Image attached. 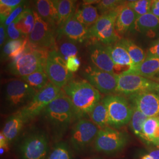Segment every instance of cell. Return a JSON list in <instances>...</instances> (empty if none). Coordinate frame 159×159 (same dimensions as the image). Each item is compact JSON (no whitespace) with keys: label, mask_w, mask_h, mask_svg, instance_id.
Listing matches in <instances>:
<instances>
[{"label":"cell","mask_w":159,"mask_h":159,"mask_svg":"<svg viewBox=\"0 0 159 159\" xmlns=\"http://www.w3.org/2000/svg\"><path fill=\"white\" fill-rule=\"evenodd\" d=\"M25 123L23 117L18 111L7 120L2 132L10 144L13 142L18 136Z\"/></svg>","instance_id":"23"},{"label":"cell","mask_w":159,"mask_h":159,"mask_svg":"<svg viewBox=\"0 0 159 159\" xmlns=\"http://www.w3.org/2000/svg\"><path fill=\"white\" fill-rule=\"evenodd\" d=\"M120 43L124 46L128 52L134 66H136L142 63L146 58V54L142 48L129 39H120Z\"/></svg>","instance_id":"30"},{"label":"cell","mask_w":159,"mask_h":159,"mask_svg":"<svg viewBox=\"0 0 159 159\" xmlns=\"http://www.w3.org/2000/svg\"><path fill=\"white\" fill-rule=\"evenodd\" d=\"M89 52L90 60L94 66L102 71L115 73V65L108 54L106 46L104 47L94 41L90 46Z\"/></svg>","instance_id":"16"},{"label":"cell","mask_w":159,"mask_h":159,"mask_svg":"<svg viewBox=\"0 0 159 159\" xmlns=\"http://www.w3.org/2000/svg\"><path fill=\"white\" fill-rule=\"evenodd\" d=\"M123 0H102L97 6V8L102 14L111 11L122 4Z\"/></svg>","instance_id":"36"},{"label":"cell","mask_w":159,"mask_h":159,"mask_svg":"<svg viewBox=\"0 0 159 159\" xmlns=\"http://www.w3.org/2000/svg\"><path fill=\"white\" fill-rule=\"evenodd\" d=\"M73 1H74V2H76L77 0H73Z\"/></svg>","instance_id":"54"},{"label":"cell","mask_w":159,"mask_h":159,"mask_svg":"<svg viewBox=\"0 0 159 159\" xmlns=\"http://www.w3.org/2000/svg\"><path fill=\"white\" fill-rule=\"evenodd\" d=\"M35 25L28 37L29 43L35 48L51 51L56 48V27L45 21L36 11H33Z\"/></svg>","instance_id":"8"},{"label":"cell","mask_w":159,"mask_h":159,"mask_svg":"<svg viewBox=\"0 0 159 159\" xmlns=\"http://www.w3.org/2000/svg\"><path fill=\"white\" fill-rule=\"evenodd\" d=\"M42 113L56 140L61 138L73 119L76 118L73 105L64 91L48 105Z\"/></svg>","instance_id":"2"},{"label":"cell","mask_w":159,"mask_h":159,"mask_svg":"<svg viewBox=\"0 0 159 159\" xmlns=\"http://www.w3.org/2000/svg\"><path fill=\"white\" fill-rule=\"evenodd\" d=\"M83 74L87 81L100 93L110 94L116 92L118 74L102 71L94 66H87Z\"/></svg>","instance_id":"13"},{"label":"cell","mask_w":159,"mask_h":159,"mask_svg":"<svg viewBox=\"0 0 159 159\" xmlns=\"http://www.w3.org/2000/svg\"><path fill=\"white\" fill-rule=\"evenodd\" d=\"M57 31H60L74 42L83 43L85 40L91 39L89 29L79 21L75 17L74 14L62 29Z\"/></svg>","instance_id":"18"},{"label":"cell","mask_w":159,"mask_h":159,"mask_svg":"<svg viewBox=\"0 0 159 159\" xmlns=\"http://www.w3.org/2000/svg\"><path fill=\"white\" fill-rule=\"evenodd\" d=\"M159 125V117H148L143 127L142 133L140 138L148 144L153 143L154 137Z\"/></svg>","instance_id":"32"},{"label":"cell","mask_w":159,"mask_h":159,"mask_svg":"<svg viewBox=\"0 0 159 159\" xmlns=\"http://www.w3.org/2000/svg\"><path fill=\"white\" fill-rule=\"evenodd\" d=\"M156 93H157L158 94H159V84L158 85V87H157V89H156V91H155Z\"/></svg>","instance_id":"52"},{"label":"cell","mask_w":159,"mask_h":159,"mask_svg":"<svg viewBox=\"0 0 159 159\" xmlns=\"http://www.w3.org/2000/svg\"><path fill=\"white\" fill-rule=\"evenodd\" d=\"M126 4L134 11L137 17H140L150 12L152 0H139L133 2H127Z\"/></svg>","instance_id":"35"},{"label":"cell","mask_w":159,"mask_h":159,"mask_svg":"<svg viewBox=\"0 0 159 159\" xmlns=\"http://www.w3.org/2000/svg\"><path fill=\"white\" fill-rule=\"evenodd\" d=\"M37 91L43 89L50 82L46 69H40L32 74L21 78Z\"/></svg>","instance_id":"29"},{"label":"cell","mask_w":159,"mask_h":159,"mask_svg":"<svg viewBox=\"0 0 159 159\" xmlns=\"http://www.w3.org/2000/svg\"><path fill=\"white\" fill-rule=\"evenodd\" d=\"M25 0H0V6H4L13 10L24 3Z\"/></svg>","instance_id":"41"},{"label":"cell","mask_w":159,"mask_h":159,"mask_svg":"<svg viewBox=\"0 0 159 159\" xmlns=\"http://www.w3.org/2000/svg\"><path fill=\"white\" fill-rule=\"evenodd\" d=\"M63 89L54 85L50 81L43 89L37 91L33 99L18 111L25 122L39 116L54 100L63 93Z\"/></svg>","instance_id":"4"},{"label":"cell","mask_w":159,"mask_h":159,"mask_svg":"<svg viewBox=\"0 0 159 159\" xmlns=\"http://www.w3.org/2000/svg\"><path fill=\"white\" fill-rule=\"evenodd\" d=\"M62 89L71 102L78 119L90 115L101 101L100 92L87 80H71Z\"/></svg>","instance_id":"1"},{"label":"cell","mask_w":159,"mask_h":159,"mask_svg":"<svg viewBox=\"0 0 159 159\" xmlns=\"http://www.w3.org/2000/svg\"><path fill=\"white\" fill-rule=\"evenodd\" d=\"M51 1H52L54 2V4L56 6L57 5V4L59 2V1H60V0H51Z\"/></svg>","instance_id":"50"},{"label":"cell","mask_w":159,"mask_h":159,"mask_svg":"<svg viewBox=\"0 0 159 159\" xmlns=\"http://www.w3.org/2000/svg\"><path fill=\"white\" fill-rule=\"evenodd\" d=\"M94 142L97 152L113 154L125 148L128 142V137L125 133L107 126L99 130Z\"/></svg>","instance_id":"7"},{"label":"cell","mask_w":159,"mask_h":159,"mask_svg":"<svg viewBox=\"0 0 159 159\" xmlns=\"http://www.w3.org/2000/svg\"><path fill=\"white\" fill-rule=\"evenodd\" d=\"M104 159L102 158H100V157H91V158H89V159Z\"/></svg>","instance_id":"53"},{"label":"cell","mask_w":159,"mask_h":159,"mask_svg":"<svg viewBox=\"0 0 159 159\" xmlns=\"http://www.w3.org/2000/svg\"><path fill=\"white\" fill-rule=\"evenodd\" d=\"M159 27V18L149 12L137 18L134 30L142 33L154 32Z\"/></svg>","instance_id":"26"},{"label":"cell","mask_w":159,"mask_h":159,"mask_svg":"<svg viewBox=\"0 0 159 159\" xmlns=\"http://www.w3.org/2000/svg\"><path fill=\"white\" fill-rule=\"evenodd\" d=\"M148 154L152 157L153 159H159V148L153 149L151 150Z\"/></svg>","instance_id":"45"},{"label":"cell","mask_w":159,"mask_h":159,"mask_svg":"<svg viewBox=\"0 0 159 159\" xmlns=\"http://www.w3.org/2000/svg\"><path fill=\"white\" fill-rule=\"evenodd\" d=\"M50 51L34 47L30 43L28 49L8 65L9 71L15 75L24 77L35 71L46 69L47 59Z\"/></svg>","instance_id":"3"},{"label":"cell","mask_w":159,"mask_h":159,"mask_svg":"<svg viewBox=\"0 0 159 159\" xmlns=\"http://www.w3.org/2000/svg\"><path fill=\"white\" fill-rule=\"evenodd\" d=\"M99 127L93 121L81 119L74 125L71 134L70 142L77 152H81L94 142Z\"/></svg>","instance_id":"11"},{"label":"cell","mask_w":159,"mask_h":159,"mask_svg":"<svg viewBox=\"0 0 159 159\" xmlns=\"http://www.w3.org/2000/svg\"><path fill=\"white\" fill-rule=\"evenodd\" d=\"M139 0H123V2H125V3L127 2H135V1H137Z\"/></svg>","instance_id":"49"},{"label":"cell","mask_w":159,"mask_h":159,"mask_svg":"<svg viewBox=\"0 0 159 159\" xmlns=\"http://www.w3.org/2000/svg\"><path fill=\"white\" fill-rule=\"evenodd\" d=\"M133 105L148 117H159V96L155 91H146L130 96Z\"/></svg>","instance_id":"15"},{"label":"cell","mask_w":159,"mask_h":159,"mask_svg":"<svg viewBox=\"0 0 159 159\" xmlns=\"http://www.w3.org/2000/svg\"><path fill=\"white\" fill-rule=\"evenodd\" d=\"M74 16L79 21L89 29L96 23L100 17L96 7L84 4L75 11Z\"/></svg>","instance_id":"25"},{"label":"cell","mask_w":159,"mask_h":159,"mask_svg":"<svg viewBox=\"0 0 159 159\" xmlns=\"http://www.w3.org/2000/svg\"><path fill=\"white\" fill-rule=\"evenodd\" d=\"M146 57L159 58V39L154 41L148 48Z\"/></svg>","instance_id":"40"},{"label":"cell","mask_w":159,"mask_h":159,"mask_svg":"<svg viewBox=\"0 0 159 159\" xmlns=\"http://www.w3.org/2000/svg\"><path fill=\"white\" fill-rule=\"evenodd\" d=\"M6 27L4 25V23L1 22L0 25V46L2 47L4 46L6 42V38L7 37V30H6Z\"/></svg>","instance_id":"42"},{"label":"cell","mask_w":159,"mask_h":159,"mask_svg":"<svg viewBox=\"0 0 159 159\" xmlns=\"http://www.w3.org/2000/svg\"><path fill=\"white\" fill-rule=\"evenodd\" d=\"M140 159H153V158L149 154H146V155L143 156V157L140 158Z\"/></svg>","instance_id":"48"},{"label":"cell","mask_w":159,"mask_h":159,"mask_svg":"<svg viewBox=\"0 0 159 159\" xmlns=\"http://www.w3.org/2000/svg\"><path fill=\"white\" fill-rule=\"evenodd\" d=\"M137 74L146 78H152L159 74V58L146 57L142 63L125 71Z\"/></svg>","instance_id":"21"},{"label":"cell","mask_w":159,"mask_h":159,"mask_svg":"<svg viewBox=\"0 0 159 159\" xmlns=\"http://www.w3.org/2000/svg\"><path fill=\"white\" fill-rule=\"evenodd\" d=\"M150 12L159 18V0H152Z\"/></svg>","instance_id":"43"},{"label":"cell","mask_w":159,"mask_h":159,"mask_svg":"<svg viewBox=\"0 0 159 159\" xmlns=\"http://www.w3.org/2000/svg\"><path fill=\"white\" fill-rule=\"evenodd\" d=\"M121 6L100 16L96 23L89 29L91 38L96 39L106 46L113 44L120 40L115 24Z\"/></svg>","instance_id":"5"},{"label":"cell","mask_w":159,"mask_h":159,"mask_svg":"<svg viewBox=\"0 0 159 159\" xmlns=\"http://www.w3.org/2000/svg\"><path fill=\"white\" fill-rule=\"evenodd\" d=\"M133 113L130 121L131 129L135 135L140 137L142 133L143 125L148 117L133 105Z\"/></svg>","instance_id":"34"},{"label":"cell","mask_w":159,"mask_h":159,"mask_svg":"<svg viewBox=\"0 0 159 159\" xmlns=\"http://www.w3.org/2000/svg\"><path fill=\"white\" fill-rule=\"evenodd\" d=\"M159 84L137 74L123 72L117 75L116 92L131 96L146 91H156Z\"/></svg>","instance_id":"9"},{"label":"cell","mask_w":159,"mask_h":159,"mask_svg":"<svg viewBox=\"0 0 159 159\" xmlns=\"http://www.w3.org/2000/svg\"><path fill=\"white\" fill-rule=\"evenodd\" d=\"M25 10H26V8L24 5V3L20 6H18L17 8H16L12 10L11 14L8 16V17L7 18L5 22L4 23V25L7 27L10 24L14 22Z\"/></svg>","instance_id":"38"},{"label":"cell","mask_w":159,"mask_h":159,"mask_svg":"<svg viewBox=\"0 0 159 159\" xmlns=\"http://www.w3.org/2000/svg\"><path fill=\"white\" fill-rule=\"evenodd\" d=\"M47 159H74L71 148L64 142H59L54 146Z\"/></svg>","instance_id":"33"},{"label":"cell","mask_w":159,"mask_h":159,"mask_svg":"<svg viewBox=\"0 0 159 159\" xmlns=\"http://www.w3.org/2000/svg\"><path fill=\"white\" fill-rule=\"evenodd\" d=\"M17 29L26 37L33 31L35 25L33 11L27 8L23 13L14 21Z\"/></svg>","instance_id":"28"},{"label":"cell","mask_w":159,"mask_h":159,"mask_svg":"<svg viewBox=\"0 0 159 159\" xmlns=\"http://www.w3.org/2000/svg\"><path fill=\"white\" fill-rule=\"evenodd\" d=\"M35 11L45 21L57 27V7L51 0H33Z\"/></svg>","instance_id":"20"},{"label":"cell","mask_w":159,"mask_h":159,"mask_svg":"<svg viewBox=\"0 0 159 159\" xmlns=\"http://www.w3.org/2000/svg\"><path fill=\"white\" fill-rule=\"evenodd\" d=\"M158 148H159V147H158Z\"/></svg>","instance_id":"56"},{"label":"cell","mask_w":159,"mask_h":159,"mask_svg":"<svg viewBox=\"0 0 159 159\" xmlns=\"http://www.w3.org/2000/svg\"><path fill=\"white\" fill-rule=\"evenodd\" d=\"M0 150H1V155H2L4 153L6 150L2 148H0Z\"/></svg>","instance_id":"51"},{"label":"cell","mask_w":159,"mask_h":159,"mask_svg":"<svg viewBox=\"0 0 159 159\" xmlns=\"http://www.w3.org/2000/svg\"><path fill=\"white\" fill-rule=\"evenodd\" d=\"M102 0H83L84 4H88L90 5L92 4H96V3H100Z\"/></svg>","instance_id":"47"},{"label":"cell","mask_w":159,"mask_h":159,"mask_svg":"<svg viewBox=\"0 0 159 159\" xmlns=\"http://www.w3.org/2000/svg\"><path fill=\"white\" fill-rule=\"evenodd\" d=\"M157 146H158V147H159V143H158V145H157Z\"/></svg>","instance_id":"55"},{"label":"cell","mask_w":159,"mask_h":159,"mask_svg":"<svg viewBox=\"0 0 159 159\" xmlns=\"http://www.w3.org/2000/svg\"><path fill=\"white\" fill-rule=\"evenodd\" d=\"M108 114V125L119 129L130 121L133 107L123 97L108 95L102 100Z\"/></svg>","instance_id":"6"},{"label":"cell","mask_w":159,"mask_h":159,"mask_svg":"<svg viewBox=\"0 0 159 159\" xmlns=\"http://www.w3.org/2000/svg\"><path fill=\"white\" fill-rule=\"evenodd\" d=\"M159 142V125L156 129V131L155 132V134H154V141L153 143L154 144L157 146L158 145V143Z\"/></svg>","instance_id":"46"},{"label":"cell","mask_w":159,"mask_h":159,"mask_svg":"<svg viewBox=\"0 0 159 159\" xmlns=\"http://www.w3.org/2000/svg\"><path fill=\"white\" fill-rule=\"evenodd\" d=\"M66 66L70 72L74 73L77 71L80 67L79 58L77 56L69 57L66 61Z\"/></svg>","instance_id":"39"},{"label":"cell","mask_w":159,"mask_h":159,"mask_svg":"<svg viewBox=\"0 0 159 159\" xmlns=\"http://www.w3.org/2000/svg\"><path fill=\"white\" fill-rule=\"evenodd\" d=\"M6 29L8 40H18L26 37L23 35V34L17 29L15 21L12 22L9 25H8L6 27Z\"/></svg>","instance_id":"37"},{"label":"cell","mask_w":159,"mask_h":159,"mask_svg":"<svg viewBox=\"0 0 159 159\" xmlns=\"http://www.w3.org/2000/svg\"><path fill=\"white\" fill-rule=\"evenodd\" d=\"M108 54L115 65L114 71H122L123 73L133 67L134 64L124 46L119 41L113 44L106 46Z\"/></svg>","instance_id":"17"},{"label":"cell","mask_w":159,"mask_h":159,"mask_svg":"<svg viewBox=\"0 0 159 159\" xmlns=\"http://www.w3.org/2000/svg\"><path fill=\"white\" fill-rule=\"evenodd\" d=\"M137 18L136 13L126 3L121 4L115 24L116 30L119 35L134 30Z\"/></svg>","instance_id":"19"},{"label":"cell","mask_w":159,"mask_h":159,"mask_svg":"<svg viewBox=\"0 0 159 159\" xmlns=\"http://www.w3.org/2000/svg\"><path fill=\"white\" fill-rule=\"evenodd\" d=\"M46 71L51 83L60 89L67 85L73 77L72 73L67 67L66 61L56 50L49 52Z\"/></svg>","instance_id":"10"},{"label":"cell","mask_w":159,"mask_h":159,"mask_svg":"<svg viewBox=\"0 0 159 159\" xmlns=\"http://www.w3.org/2000/svg\"><path fill=\"white\" fill-rule=\"evenodd\" d=\"M9 144L7 139L6 138L3 133L1 131L0 134V148H4L6 152H7L9 149Z\"/></svg>","instance_id":"44"},{"label":"cell","mask_w":159,"mask_h":159,"mask_svg":"<svg viewBox=\"0 0 159 159\" xmlns=\"http://www.w3.org/2000/svg\"><path fill=\"white\" fill-rule=\"evenodd\" d=\"M73 0H60L57 4L58 21L57 30L62 29L63 25L73 16L74 12Z\"/></svg>","instance_id":"27"},{"label":"cell","mask_w":159,"mask_h":159,"mask_svg":"<svg viewBox=\"0 0 159 159\" xmlns=\"http://www.w3.org/2000/svg\"><path fill=\"white\" fill-rule=\"evenodd\" d=\"M48 150V139L42 133L30 134L20 147L23 159H47Z\"/></svg>","instance_id":"14"},{"label":"cell","mask_w":159,"mask_h":159,"mask_svg":"<svg viewBox=\"0 0 159 159\" xmlns=\"http://www.w3.org/2000/svg\"><path fill=\"white\" fill-rule=\"evenodd\" d=\"M29 46L28 37L18 40H8L3 47L2 57L14 60L25 52Z\"/></svg>","instance_id":"24"},{"label":"cell","mask_w":159,"mask_h":159,"mask_svg":"<svg viewBox=\"0 0 159 159\" xmlns=\"http://www.w3.org/2000/svg\"><path fill=\"white\" fill-rule=\"evenodd\" d=\"M55 50L67 61L68 58L77 56L79 50L75 42L71 40L60 31H57Z\"/></svg>","instance_id":"22"},{"label":"cell","mask_w":159,"mask_h":159,"mask_svg":"<svg viewBox=\"0 0 159 159\" xmlns=\"http://www.w3.org/2000/svg\"><path fill=\"white\" fill-rule=\"evenodd\" d=\"M90 116L92 121L99 128L102 129L108 125L107 111L102 100L97 104Z\"/></svg>","instance_id":"31"},{"label":"cell","mask_w":159,"mask_h":159,"mask_svg":"<svg viewBox=\"0 0 159 159\" xmlns=\"http://www.w3.org/2000/svg\"><path fill=\"white\" fill-rule=\"evenodd\" d=\"M37 91L21 79H13L6 85V100L13 108H23L34 97Z\"/></svg>","instance_id":"12"}]
</instances>
